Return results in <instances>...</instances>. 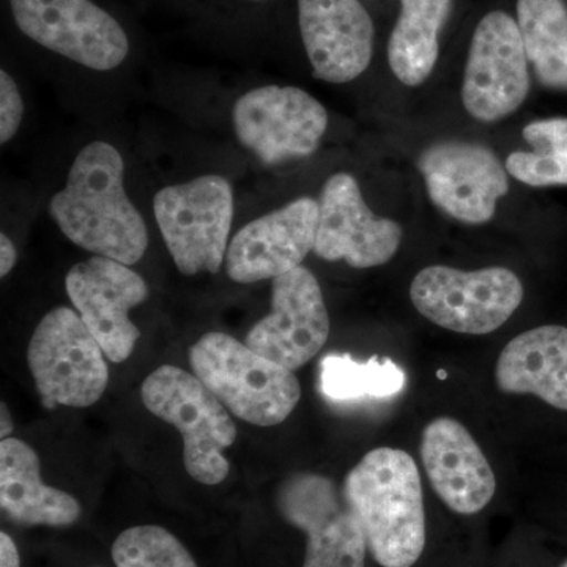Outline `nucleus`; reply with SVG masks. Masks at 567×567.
I'll use <instances>...</instances> for the list:
<instances>
[{"label":"nucleus","mask_w":567,"mask_h":567,"mask_svg":"<svg viewBox=\"0 0 567 567\" xmlns=\"http://www.w3.org/2000/svg\"><path fill=\"white\" fill-rule=\"evenodd\" d=\"M517 25L528 62L546 87L567 91V9L563 0H518Z\"/></svg>","instance_id":"22"},{"label":"nucleus","mask_w":567,"mask_h":567,"mask_svg":"<svg viewBox=\"0 0 567 567\" xmlns=\"http://www.w3.org/2000/svg\"><path fill=\"white\" fill-rule=\"evenodd\" d=\"M451 3L453 0H401V14L388 44V61L402 84L416 87L431 76Z\"/></svg>","instance_id":"21"},{"label":"nucleus","mask_w":567,"mask_h":567,"mask_svg":"<svg viewBox=\"0 0 567 567\" xmlns=\"http://www.w3.org/2000/svg\"><path fill=\"white\" fill-rule=\"evenodd\" d=\"M20 554L13 539L7 533H0V567H20Z\"/></svg>","instance_id":"28"},{"label":"nucleus","mask_w":567,"mask_h":567,"mask_svg":"<svg viewBox=\"0 0 567 567\" xmlns=\"http://www.w3.org/2000/svg\"><path fill=\"white\" fill-rule=\"evenodd\" d=\"M24 104L20 91L7 71L0 73V142L6 144L20 128Z\"/></svg>","instance_id":"26"},{"label":"nucleus","mask_w":567,"mask_h":567,"mask_svg":"<svg viewBox=\"0 0 567 567\" xmlns=\"http://www.w3.org/2000/svg\"><path fill=\"white\" fill-rule=\"evenodd\" d=\"M50 210L66 238L96 256L133 265L147 249V227L123 186L121 153L107 142L78 153Z\"/></svg>","instance_id":"1"},{"label":"nucleus","mask_w":567,"mask_h":567,"mask_svg":"<svg viewBox=\"0 0 567 567\" xmlns=\"http://www.w3.org/2000/svg\"><path fill=\"white\" fill-rule=\"evenodd\" d=\"M233 118L238 141L268 166L312 155L328 125L327 110L315 96L281 85L246 93Z\"/></svg>","instance_id":"8"},{"label":"nucleus","mask_w":567,"mask_h":567,"mask_svg":"<svg viewBox=\"0 0 567 567\" xmlns=\"http://www.w3.org/2000/svg\"><path fill=\"white\" fill-rule=\"evenodd\" d=\"M298 22L317 80L346 84L374 52V22L360 0H298Z\"/></svg>","instance_id":"17"},{"label":"nucleus","mask_w":567,"mask_h":567,"mask_svg":"<svg viewBox=\"0 0 567 567\" xmlns=\"http://www.w3.org/2000/svg\"><path fill=\"white\" fill-rule=\"evenodd\" d=\"M528 92V58L517 22L505 11H492L470 44L462 85L465 110L481 122L502 121L524 104Z\"/></svg>","instance_id":"11"},{"label":"nucleus","mask_w":567,"mask_h":567,"mask_svg":"<svg viewBox=\"0 0 567 567\" xmlns=\"http://www.w3.org/2000/svg\"><path fill=\"white\" fill-rule=\"evenodd\" d=\"M66 293L112 363L128 360L141 331L130 311L144 303L148 287L128 265L95 256L74 265Z\"/></svg>","instance_id":"12"},{"label":"nucleus","mask_w":567,"mask_h":567,"mask_svg":"<svg viewBox=\"0 0 567 567\" xmlns=\"http://www.w3.org/2000/svg\"><path fill=\"white\" fill-rule=\"evenodd\" d=\"M18 252L6 234L0 235V276H7L17 264Z\"/></svg>","instance_id":"27"},{"label":"nucleus","mask_w":567,"mask_h":567,"mask_svg":"<svg viewBox=\"0 0 567 567\" xmlns=\"http://www.w3.org/2000/svg\"><path fill=\"white\" fill-rule=\"evenodd\" d=\"M317 226L319 203L311 197L260 216L230 241L227 275L235 282L251 284L289 274L315 251Z\"/></svg>","instance_id":"16"},{"label":"nucleus","mask_w":567,"mask_h":567,"mask_svg":"<svg viewBox=\"0 0 567 567\" xmlns=\"http://www.w3.org/2000/svg\"><path fill=\"white\" fill-rule=\"evenodd\" d=\"M417 167L435 207L461 223L491 221L499 197L509 192L506 166L491 148L472 142L431 145Z\"/></svg>","instance_id":"13"},{"label":"nucleus","mask_w":567,"mask_h":567,"mask_svg":"<svg viewBox=\"0 0 567 567\" xmlns=\"http://www.w3.org/2000/svg\"><path fill=\"white\" fill-rule=\"evenodd\" d=\"M0 506L11 522L25 527H70L81 517L74 496L41 481L35 451L10 436L0 443Z\"/></svg>","instance_id":"20"},{"label":"nucleus","mask_w":567,"mask_h":567,"mask_svg":"<svg viewBox=\"0 0 567 567\" xmlns=\"http://www.w3.org/2000/svg\"><path fill=\"white\" fill-rule=\"evenodd\" d=\"M156 223L183 275H216L229 249L234 194L221 175L167 186L153 200Z\"/></svg>","instance_id":"5"},{"label":"nucleus","mask_w":567,"mask_h":567,"mask_svg":"<svg viewBox=\"0 0 567 567\" xmlns=\"http://www.w3.org/2000/svg\"><path fill=\"white\" fill-rule=\"evenodd\" d=\"M276 502L284 520L308 537L305 567H364L363 527L333 481L295 473L279 487Z\"/></svg>","instance_id":"9"},{"label":"nucleus","mask_w":567,"mask_h":567,"mask_svg":"<svg viewBox=\"0 0 567 567\" xmlns=\"http://www.w3.org/2000/svg\"><path fill=\"white\" fill-rule=\"evenodd\" d=\"M421 316L446 330L487 334L498 330L524 300V286L503 267L461 271L445 265L424 268L410 286Z\"/></svg>","instance_id":"6"},{"label":"nucleus","mask_w":567,"mask_h":567,"mask_svg":"<svg viewBox=\"0 0 567 567\" xmlns=\"http://www.w3.org/2000/svg\"><path fill=\"white\" fill-rule=\"evenodd\" d=\"M0 421H2V425H0V436H2V440L9 439L11 431H13V420H11L9 409H7L6 404H2V416H0Z\"/></svg>","instance_id":"29"},{"label":"nucleus","mask_w":567,"mask_h":567,"mask_svg":"<svg viewBox=\"0 0 567 567\" xmlns=\"http://www.w3.org/2000/svg\"><path fill=\"white\" fill-rule=\"evenodd\" d=\"M421 458L435 494L454 513L472 516L494 498L496 480L465 425L442 416L425 425Z\"/></svg>","instance_id":"18"},{"label":"nucleus","mask_w":567,"mask_h":567,"mask_svg":"<svg viewBox=\"0 0 567 567\" xmlns=\"http://www.w3.org/2000/svg\"><path fill=\"white\" fill-rule=\"evenodd\" d=\"M401 240V226L369 210L352 175L336 174L324 183L315 245L320 259L346 260L353 268L380 267L393 259Z\"/></svg>","instance_id":"15"},{"label":"nucleus","mask_w":567,"mask_h":567,"mask_svg":"<svg viewBox=\"0 0 567 567\" xmlns=\"http://www.w3.org/2000/svg\"><path fill=\"white\" fill-rule=\"evenodd\" d=\"M111 554L117 567H197L181 540L156 525L125 529Z\"/></svg>","instance_id":"25"},{"label":"nucleus","mask_w":567,"mask_h":567,"mask_svg":"<svg viewBox=\"0 0 567 567\" xmlns=\"http://www.w3.org/2000/svg\"><path fill=\"white\" fill-rule=\"evenodd\" d=\"M102 346L80 315L69 308L48 312L29 344V368L41 402L84 409L96 404L110 382Z\"/></svg>","instance_id":"7"},{"label":"nucleus","mask_w":567,"mask_h":567,"mask_svg":"<svg viewBox=\"0 0 567 567\" xmlns=\"http://www.w3.org/2000/svg\"><path fill=\"white\" fill-rule=\"evenodd\" d=\"M559 567H567V559H566V561H565V563H563V565H561V566H559Z\"/></svg>","instance_id":"30"},{"label":"nucleus","mask_w":567,"mask_h":567,"mask_svg":"<svg viewBox=\"0 0 567 567\" xmlns=\"http://www.w3.org/2000/svg\"><path fill=\"white\" fill-rule=\"evenodd\" d=\"M533 152L507 156L506 171L516 181L535 188L567 185V118H544L524 128Z\"/></svg>","instance_id":"24"},{"label":"nucleus","mask_w":567,"mask_h":567,"mask_svg":"<svg viewBox=\"0 0 567 567\" xmlns=\"http://www.w3.org/2000/svg\"><path fill=\"white\" fill-rule=\"evenodd\" d=\"M404 386L405 372L390 358L357 363L350 354H327L320 363V390L333 401L391 398Z\"/></svg>","instance_id":"23"},{"label":"nucleus","mask_w":567,"mask_h":567,"mask_svg":"<svg viewBox=\"0 0 567 567\" xmlns=\"http://www.w3.org/2000/svg\"><path fill=\"white\" fill-rule=\"evenodd\" d=\"M196 377L235 416L270 427L282 423L301 398L293 371L254 352L233 336L208 333L189 350Z\"/></svg>","instance_id":"3"},{"label":"nucleus","mask_w":567,"mask_h":567,"mask_svg":"<svg viewBox=\"0 0 567 567\" xmlns=\"http://www.w3.org/2000/svg\"><path fill=\"white\" fill-rule=\"evenodd\" d=\"M144 405L183 439L186 472L205 486H216L229 475L224 451L233 446L237 429L229 410L199 377L175 365H162L142 383Z\"/></svg>","instance_id":"4"},{"label":"nucleus","mask_w":567,"mask_h":567,"mask_svg":"<svg viewBox=\"0 0 567 567\" xmlns=\"http://www.w3.org/2000/svg\"><path fill=\"white\" fill-rule=\"evenodd\" d=\"M496 385L507 394H535L567 412V328H533L518 334L496 361Z\"/></svg>","instance_id":"19"},{"label":"nucleus","mask_w":567,"mask_h":567,"mask_svg":"<svg viewBox=\"0 0 567 567\" xmlns=\"http://www.w3.org/2000/svg\"><path fill=\"white\" fill-rule=\"evenodd\" d=\"M330 317L316 276L305 267L274 279L271 312L246 336V346L297 371L322 350Z\"/></svg>","instance_id":"14"},{"label":"nucleus","mask_w":567,"mask_h":567,"mask_svg":"<svg viewBox=\"0 0 567 567\" xmlns=\"http://www.w3.org/2000/svg\"><path fill=\"white\" fill-rule=\"evenodd\" d=\"M22 33L87 69H117L128 55V37L91 0H10Z\"/></svg>","instance_id":"10"},{"label":"nucleus","mask_w":567,"mask_h":567,"mask_svg":"<svg viewBox=\"0 0 567 567\" xmlns=\"http://www.w3.org/2000/svg\"><path fill=\"white\" fill-rule=\"evenodd\" d=\"M344 496L383 567L415 566L425 546L420 470L410 454L377 447L346 477Z\"/></svg>","instance_id":"2"}]
</instances>
